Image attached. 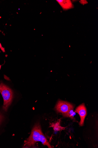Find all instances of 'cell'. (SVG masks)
I'll return each instance as SVG.
<instances>
[{"instance_id":"obj_6","label":"cell","mask_w":98,"mask_h":148,"mask_svg":"<svg viewBox=\"0 0 98 148\" xmlns=\"http://www.w3.org/2000/svg\"><path fill=\"white\" fill-rule=\"evenodd\" d=\"M74 107L70 109L67 113L64 116L69 117L72 119H73L74 116L76 114V113L74 111Z\"/></svg>"},{"instance_id":"obj_9","label":"cell","mask_w":98,"mask_h":148,"mask_svg":"<svg viewBox=\"0 0 98 148\" xmlns=\"http://www.w3.org/2000/svg\"><path fill=\"white\" fill-rule=\"evenodd\" d=\"M0 49H1V50L3 51V52H5V49L3 47L1 44L0 43Z\"/></svg>"},{"instance_id":"obj_7","label":"cell","mask_w":98,"mask_h":148,"mask_svg":"<svg viewBox=\"0 0 98 148\" xmlns=\"http://www.w3.org/2000/svg\"><path fill=\"white\" fill-rule=\"evenodd\" d=\"M53 128L55 131H60L64 130L65 128L62 127L59 122H57L56 123L52 124L51 126Z\"/></svg>"},{"instance_id":"obj_5","label":"cell","mask_w":98,"mask_h":148,"mask_svg":"<svg viewBox=\"0 0 98 148\" xmlns=\"http://www.w3.org/2000/svg\"><path fill=\"white\" fill-rule=\"evenodd\" d=\"M57 1L61 5L64 10H67L73 7V5L70 1L57 0Z\"/></svg>"},{"instance_id":"obj_4","label":"cell","mask_w":98,"mask_h":148,"mask_svg":"<svg viewBox=\"0 0 98 148\" xmlns=\"http://www.w3.org/2000/svg\"><path fill=\"white\" fill-rule=\"evenodd\" d=\"M78 113L80 118L79 123L80 126H82L84 124L85 118L87 115V110L84 103H82L77 107L75 111Z\"/></svg>"},{"instance_id":"obj_10","label":"cell","mask_w":98,"mask_h":148,"mask_svg":"<svg viewBox=\"0 0 98 148\" xmlns=\"http://www.w3.org/2000/svg\"><path fill=\"white\" fill-rule=\"evenodd\" d=\"M1 66H2L1 65H0V70H1Z\"/></svg>"},{"instance_id":"obj_1","label":"cell","mask_w":98,"mask_h":148,"mask_svg":"<svg viewBox=\"0 0 98 148\" xmlns=\"http://www.w3.org/2000/svg\"><path fill=\"white\" fill-rule=\"evenodd\" d=\"M38 142H41L43 145L49 148H52L42 132L40 125L38 123L33 127L30 136L25 143L24 147H33Z\"/></svg>"},{"instance_id":"obj_3","label":"cell","mask_w":98,"mask_h":148,"mask_svg":"<svg viewBox=\"0 0 98 148\" xmlns=\"http://www.w3.org/2000/svg\"><path fill=\"white\" fill-rule=\"evenodd\" d=\"M74 106L72 103L66 101H59L55 107V109L58 113H62L64 116L70 109Z\"/></svg>"},{"instance_id":"obj_8","label":"cell","mask_w":98,"mask_h":148,"mask_svg":"<svg viewBox=\"0 0 98 148\" xmlns=\"http://www.w3.org/2000/svg\"><path fill=\"white\" fill-rule=\"evenodd\" d=\"M4 119V116L3 114L0 112V125L3 122Z\"/></svg>"},{"instance_id":"obj_2","label":"cell","mask_w":98,"mask_h":148,"mask_svg":"<svg viewBox=\"0 0 98 148\" xmlns=\"http://www.w3.org/2000/svg\"><path fill=\"white\" fill-rule=\"evenodd\" d=\"M0 93L4 100L3 109L7 112L12 102L14 97L13 92L8 86L1 82H0Z\"/></svg>"}]
</instances>
